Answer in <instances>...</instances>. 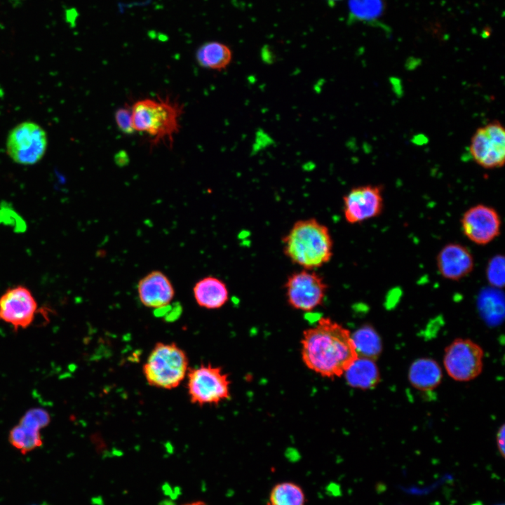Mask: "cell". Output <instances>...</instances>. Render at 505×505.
<instances>
[{"mask_svg": "<svg viewBox=\"0 0 505 505\" xmlns=\"http://www.w3.org/2000/svg\"><path fill=\"white\" fill-rule=\"evenodd\" d=\"M301 343L304 364L325 377L344 375L358 357L349 330L329 318L305 330Z\"/></svg>", "mask_w": 505, "mask_h": 505, "instance_id": "1", "label": "cell"}, {"mask_svg": "<svg viewBox=\"0 0 505 505\" xmlns=\"http://www.w3.org/2000/svg\"><path fill=\"white\" fill-rule=\"evenodd\" d=\"M283 253L304 269L314 270L329 262L333 241L327 226L315 218L295 222L282 238Z\"/></svg>", "mask_w": 505, "mask_h": 505, "instance_id": "2", "label": "cell"}, {"mask_svg": "<svg viewBox=\"0 0 505 505\" xmlns=\"http://www.w3.org/2000/svg\"><path fill=\"white\" fill-rule=\"evenodd\" d=\"M130 108L135 132L146 134L151 148L160 143L173 147L180 130L183 105L166 95L139 100Z\"/></svg>", "mask_w": 505, "mask_h": 505, "instance_id": "3", "label": "cell"}, {"mask_svg": "<svg viewBox=\"0 0 505 505\" xmlns=\"http://www.w3.org/2000/svg\"><path fill=\"white\" fill-rule=\"evenodd\" d=\"M188 371V357L175 343H156L142 368L147 383L163 389L178 386Z\"/></svg>", "mask_w": 505, "mask_h": 505, "instance_id": "4", "label": "cell"}, {"mask_svg": "<svg viewBox=\"0 0 505 505\" xmlns=\"http://www.w3.org/2000/svg\"><path fill=\"white\" fill-rule=\"evenodd\" d=\"M187 390L192 403L218 404L229 397V380L219 367L202 364L187 372Z\"/></svg>", "mask_w": 505, "mask_h": 505, "instance_id": "5", "label": "cell"}, {"mask_svg": "<svg viewBox=\"0 0 505 505\" xmlns=\"http://www.w3.org/2000/svg\"><path fill=\"white\" fill-rule=\"evenodd\" d=\"M284 288L287 302L292 308L311 311L323 304L328 286L316 271L302 269L287 278Z\"/></svg>", "mask_w": 505, "mask_h": 505, "instance_id": "6", "label": "cell"}, {"mask_svg": "<svg viewBox=\"0 0 505 505\" xmlns=\"http://www.w3.org/2000/svg\"><path fill=\"white\" fill-rule=\"evenodd\" d=\"M483 356V350L478 344L469 339L457 338L445 350L444 367L453 379L468 382L481 373Z\"/></svg>", "mask_w": 505, "mask_h": 505, "instance_id": "7", "label": "cell"}, {"mask_svg": "<svg viewBox=\"0 0 505 505\" xmlns=\"http://www.w3.org/2000/svg\"><path fill=\"white\" fill-rule=\"evenodd\" d=\"M473 160L485 169L501 168L505 162V130L497 120L479 127L469 145Z\"/></svg>", "mask_w": 505, "mask_h": 505, "instance_id": "8", "label": "cell"}, {"mask_svg": "<svg viewBox=\"0 0 505 505\" xmlns=\"http://www.w3.org/2000/svg\"><path fill=\"white\" fill-rule=\"evenodd\" d=\"M47 147L44 130L33 122H23L10 133L6 149L10 157L16 163L32 165L39 161Z\"/></svg>", "mask_w": 505, "mask_h": 505, "instance_id": "9", "label": "cell"}, {"mask_svg": "<svg viewBox=\"0 0 505 505\" xmlns=\"http://www.w3.org/2000/svg\"><path fill=\"white\" fill-rule=\"evenodd\" d=\"M343 201L344 218L350 224L376 217L383 209L382 187L368 184L353 187L344 195Z\"/></svg>", "mask_w": 505, "mask_h": 505, "instance_id": "10", "label": "cell"}, {"mask_svg": "<svg viewBox=\"0 0 505 505\" xmlns=\"http://www.w3.org/2000/svg\"><path fill=\"white\" fill-rule=\"evenodd\" d=\"M36 310L34 297L23 285L9 288L0 297V321L11 325L15 330L29 326Z\"/></svg>", "mask_w": 505, "mask_h": 505, "instance_id": "11", "label": "cell"}, {"mask_svg": "<svg viewBox=\"0 0 505 505\" xmlns=\"http://www.w3.org/2000/svg\"><path fill=\"white\" fill-rule=\"evenodd\" d=\"M464 235L472 242L485 245L497 237L501 229L498 213L492 207L478 204L471 207L461 220Z\"/></svg>", "mask_w": 505, "mask_h": 505, "instance_id": "12", "label": "cell"}, {"mask_svg": "<svg viewBox=\"0 0 505 505\" xmlns=\"http://www.w3.org/2000/svg\"><path fill=\"white\" fill-rule=\"evenodd\" d=\"M437 266L444 278L457 281L471 272L474 260L466 247L459 243H448L438 252Z\"/></svg>", "mask_w": 505, "mask_h": 505, "instance_id": "13", "label": "cell"}, {"mask_svg": "<svg viewBox=\"0 0 505 505\" xmlns=\"http://www.w3.org/2000/svg\"><path fill=\"white\" fill-rule=\"evenodd\" d=\"M137 293L143 305L159 309L171 302L175 290L169 278L163 272L152 271L139 281Z\"/></svg>", "mask_w": 505, "mask_h": 505, "instance_id": "14", "label": "cell"}, {"mask_svg": "<svg viewBox=\"0 0 505 505\" xmlns=\"http://www.w3.org/2000/svg\"><path fill=\"white\" fill-rule=\"evenodd\" d=\"M193 293L196 303L203 308L217 309L229 300V290L225 283L214 276H206L196 283Z\"/></svg>", "mask_w": 505, "mask_h": 505, "instance_id": "15", "label": "cell"}, {"mask_svg": "<svg viewBox=\"0 0 505 505\" xmlns=\"http://www.w3.org/2000/svg\"><path fill=\"white\" fill-rule=\"evenodd\" d=\"M442 370L432 358H422L415 361L408 372L410 383L415 389L423 391H432L440 383Z\"/></svg>", "mask_w": 505, "mask_h": 505, "instance_id": "16", "label": "cell"}, {"mask_svg": "<svg viewBox=\"0 0 505 505\" xmlns=\"http://www.w3.org/2000/svg\"><path fill=\"white\" fill-rule=\"evenodd\" d=\"M348 384L363 390L375 388L380 382V373L375 361L357 357L344 372Z\"/></svg>", "mask_w": 505, "mask_h": 505, "instance_id": "17", "label": "cell"}, {"mask_svg": "<svg viewBox=\"0 0 505 505\" xmlns=\"http://www.w3.org/2000/svg\"><path fill=\"white\" fill-rule=\"evenodd\" d=\"M198 64L208 69L221 71L227 68L232 59L231 49L224 43L217 41L207 42L197 50Z\"/></svg>", "mask_w": 505, "mask_h": 505, "instance_id": "18", "label": "cell"}, {"mask_svg": "<svg viewBox=\"0 0 505 505\" xmlns=\"http://www.w3.org/2000/svg\"><path fill=\"white\" fill-rule=\"evenodd\" d=\"M358 357L375 361L381 354L382 343L377 332L371 325H363L351 335Z\"/></svg>", "mask_w": 505, "mask_h": 505, "instance_id": "19", "label": "cell"}, {"mask_svg": "<svg viewBox=\"0 0 505 505\" xmlns=\"http://www.w3.org/2000/svg\"><path fill=\"white\" fill-rule=\"evenodd\" d=\"M306 502L304 489L292 481L277 483L269 491L268 505H306Z\"/></svg>", "mask_w": 505, "mask_h": 505, "instance_id": "20", "label": "cell"}, {"mask_svg": "<svg viewBox=\"0 0 505 505\" xmlns=\"http://www.w3.org/2000/svg\"><path fill=\"white\" fill-rule=\"evenodd\" d=\"M10 443L21 453L26 454L42 445L39 431L18 424L10 431Z\"/></svg>", "mask_w": 505, "mask_h": 505, "instance_id": "21", "label": "cell"}, {"mask_svg": "<svg viewBox=\"0 0 505 505\" xmlns=\"http://www.w3.org/2000/svg\"><path fill=\"white\" fill-rule=\"evenodd\" d=\"M349 10L352 20L371 22L382 15L383 2L382 0H349Z\"/></svg>", "mask_w": 505, "mask_h": 505, "instance_id": "22", "label": "cell"}, {"mask_svg": "<svg viewBox=\"0 0 505 505\" xmlns=\"http://www.w3.org/2000/svg\"><path fill=\"white\" fill-rule=\"evenodd\" d=\"M50 421V415L46 410L35 408L27 410L21 417L19 424L40 431L48 425Z\"/></svg>", "mask_w": 505, "mask_h": 505, "instance_id": "23", "label": "cell"}, {"mask_svg": "<svg viewBox=\"0 0 505 505\" xmlns=\"http://www.w3.org/2000/svg\"><path fill=\"white\" fill-rule=\"evenodd\" d=\"M486 276L489 283L495 288L504 285V258L497 255L492 257L487 266Z\"/></svg>", "mask_w": 505, "mask_h": 505, "instance_id": "24", "label": "cell"}, {"mask_svg": "<svg viewBox=\"0 0 505 505\" xmlns=\"http://www.w3.org/2000/svg\"><path fill=\"white\" fill-rule=\"evenodd\" d=\"M114 119L118 128L125 135L135 133L130 107H119L114 114Z\"/></svg>", "mask_w": 505, "mask_h": 505, "instance_id": "25", "label": "cell"}, {"mask_svg": "<svg viewBox=\"0 0 505 505\" xmlns=\"http://www.w3.org/2000/svg\"><path fill=\"white\" fill-rule=\"evenodd\" d=\"M0 223L13 225L17 231H23L26 227L22 218L8 207H1L0 208Z\"/></svg>", "mask_w": 505, "mask_h": 505, "instance_id": "26", "label": "cell"}, {"mask_svg": "<svg viewBox=\"0 0 505 505\" xmlns=\"http://www.w3.org/2000/svg\"><path fill=\"white\" fill-rule=\"evenodd\" d=\"M504 433H505L504 425L503 424L499 429L497 433V436H496V442H497V449L499 452L500 455L503 458H504V454H505V452H504V449H505Z\"/></svg>", "mask_w": 505, "mask_h": 505, "instance_id": "27", "label": "cell"}, {"mask_svg": "<svg viewBox=\"0 0 505 505\" xmlns=\"http://www.w3.org/2000/svg\"><path fill=\"white\" fill-rule=\"evenodd\" d=\"M182 505H208L207 503L203 501H193L190 502H187L185 504H183Z\"/></svg>", "mask_w": 505, "mask_h": 505, "instance_id": "28", "label": "cell"}, {"mask_svg": "<svg viewBox=\"0 0 505 505\" xmlns=\"http://www.w3.org/2000/svg\"><path fill=\"white\" fill-rule=\"evenodd\" d=\"M328 1H329L330 2H334V1H339V0H328Z\"/></svg>", "mask_w": 505, "mask_h": 505, "instance_id": "29", "label": "cell"}, {"mask_svg": "<svg viewBox=\"0 0 505 505\" xmlns=\"http://www.w3.org/2000/svg\"><path fill=\"white\" fill-rule=\"evenodd\" d=\"M494 505H504V504L503 503H501V504H494Z\"/></svg>", "mask_w": 505, "mask_h": 505, "instance_id": "30", "label": "cell"}]
</instances>
